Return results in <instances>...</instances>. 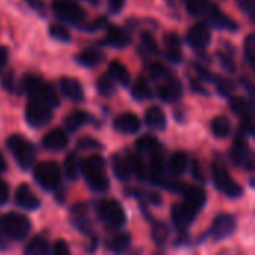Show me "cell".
<instances>
[{
	"label": "cell",
	"mask_w": 255,
	"mask_h": 255,
	"mask_svg": "<svg viewBox=\"0 0 255 255\" xmlns=\"http://www.w3.org/2000/svg\"><path fill=\"white\" fill-rule=\"evenodd\" d=\"M31 230V223L27 217L9 212L0 215V250L9 247V242L24 241Z\"/></svg>",
	"instance_id": "obj_1"
},
{
	"label": "cell",
	"mask_w": 255,
	"mask_h": 255,
	"mask_svg": "<svg viewBox=\"0 0 255 255\" xmlns=\"http://www.w3.org/2000/svg\"><path fill=\"white\" fill-rule=\"evenodd\" d=\"M81 173L93 191L103 193L109 188V176L106 173V163L100 155H90L81 161Z\"/></svg>",
	"instance_id": "obj_2"
},
{
	"label": "cell",
	"mask_w": 255,
	"mask_h": 255,
	"mask_svg": "<svg viewBox=\"0 0 255 255\" xmlns=\"http://www.w3.org/2000/svg\"><path fill=\"white\" fill-rule=\"evenodd\" d=\"M6 146L10 151L12 157L15 158V161L18 163V166L24 170H28L36 160L37 151L36 146L27 140L25 137H22L21 134H12L7 137L6 140Z\"/></svg>",
	"instance_id": "obj_3"
},
{
	"label": "cell",
	"mask_w": 255,
	"mask_h": 255,
	"mask_svg": "<svg viewBox=\"0 0 255 255\" xmlns=\"http://www.w3.org/2000/svg\"><path fill=\"white\" fill-rule=\"evenodd\" d=\"M33 178L39 187L46 191H57L61 185L63 172L55 161H42L36 164L33 170Z\"/></svg>",
	"instance_id": "obj_4"
},
{
	"label": "cell",
	"mask_w": 255,
	"mask_h": 255,
	"mask_svg": "<svg viewBox=\"0 0 255 255\" xmlns=\"http://www.w3.org/2000/svg\"><path fill=\"white\" fill-rule=\"evenodd\" d=\"M52 12L60 21L78 28L87 21L85 9L76 0H52Z\"/></svg>",
	"instance_id": "obj_5"
},
{
	"label": "cell",
	"mask_w": 255,
	"mask_h": 255,
	"mask_svg": "<svg viewBox=\"0 0 255 255\" xmlns=\"http://www.w3.org/2000/svg\"><path fill=\"white\" fill-rule=\"evenodd\" d=\"M97 217L100 221H103L109 229H121L126 224V212L120 202L117 200H102L97 203Z\"/></svg>",
	"instance_id": "obj_6"
},
{
	"label": "cell",
	"mask_w": 255,
	"mask_h": 255,
	"mask_svg": "<svg viewBox=\"0 0 255 255\" xmlns=\"http://www.w3.org/2000/svg\"><path fill=\"white\" fill-rule=\"evenodd\" d=\"M212 181L215 188L230 199H239L244 194V188L220 164H212Z\"/></svg>",
	"instance_id": "obj_7"
},
{
	"label": "cell",
	"mask_w": 255,
	"mask_h": 255,
	"mask_svg": "<svg viewBox=\"0 0 255 255\" xmlns=\"http://www.w3.org/2000/svg\"><path fill=\"white\" fill-rule=\"evenodd\" d=\"M25 121L33 128H40L48 126L52 121V108L46 106L45 103L31 99L25 106Z\"/></svg>",
	"instance_id": "obj_8"
},
{
	"label": "cell",
	"mask_w": 255,
	"mask_h": 255,
	"mask_svg": "<svg viewBox=\"0 0 255 255\" xmlns=\"http://www.w3.org/2000/svg\"><path fill=\"white\" fill-rule=\"evenodd\" d=\"M230 157L233 160V163H236L238 166L253 172L254 170V157H253V151L247 142V136H238L233 148L230 151Z\"/></svg>",
	"instance_id": "obj_9"
},
{
	"label": "cell",
	"mask_w": 255,
	"mask_h": 255,
	"mask_svg": "<svg viewBox=\"0 0 255 255\" xmlns=\"http://www.w3.org/2000/svg\"><path fill=\"white\" fill-rule=\"evenodd\" d=\"M236 217L232 214H220L215 217V220L212 221V226L208 232V235L215 239V241H223L229 236H232L236 232Z\"/></svg>",
	"instance_id": "obj_10"
},
{
	"label": "cell",
	"mask_w": 255,
	"mask_h": 255,
	"mask_svg": "<svg viewBox=\"0 0 255 255\" xmlns=\"http://www.w3.org/2000/svg\"><path fill=\"white\" fill-rule=\"evenodd\" d=\"M211 27L206 22H196L187 33L188 45L196 51H205L211 43Z\"/></svg>",
	"instance_id": "obj_11"
},
{
	"label": "cell",
	"mask_w": 255,
	"mask_h": 255,
	"mask_svg": "<svg viewBox=\"0 0 255 255\" xmlns=\"http://www.w3.org/2000/svg\"><path fill=\"white\" fill-rule=\"evenodd\" d=\"M208 22L211 25H214L218 30H227V31H238L239 30V24L232 19L227 13H224L215 3L211 6V9L208 10L206 16Z\"/></svg>",
	"instance_id": "obj_12"
},
{
	"label": "cell",
	"mask_w": 255,
	"mask_h": 255,
	"mask_svg": "<svg viewBox=\"0 0 255 255\" xmlns=\"http://www.w3.org/2000/svg\"><path fill=\"white\" fill-rule=\"evenodd\" d=\"M102 43L106 46L123 49L131 43V36L127 30H124L115 24H108L106 25V36H105Z\"/></svg>",
	"instance_id": "obj_13"
},
{
	"label": "cell",
	"mask_w": 255,
	"mask_h": 255,
	"mask_svg": "<svg viewBox=\"0 0 255 255\" xmlns=\"http://www.w3.org/2000/svg\"><path fill=\"white\" fill-rule=\"evenodd\" d=\"M181 194L184 196L182 203H184L185 206H188L190 209H193V211L197 212V214L202 212V209L205 208L206 200H208L206 191H205L202 187H197V185H187Z\"/></svg>",
	"instance_id": "obj_14"
},
{
	"label": "cell",
	"mask_w": 255,
	"mask_h": 255,
	"mask_svg": "<svg viewBox=\"0 0 255 255\" xmlns=\"http://www.w3.org/2000/svg\"><path fill=\"white\" fill-rule=\"evenodd\" d=\"M182 94H184L182 84L173 75H170L166 79H163V82L158 87V96L166 103H172V102L179 100L182 97Z\"/></svg>",
	"instance_id": "obj_15"
},
{
	"label": "cell",
	"mask_w": 255,
	"mask_h": 255,
	"mask_svg": "<svg viewBox=\"0 0 255 255\" xmlns=\"http://www.w3.org/2000/svg\"><path fill=\"white\" fill-rule=\"evenodd\" d=\"M70 223L72 226L85 236H93V226L90 223L87 206L84 203H78L70 209Z\"/></svg>",
	"instance_id": "obj_16"
},
{
	"label": "cell",
	"mask_w": 255,
	"mask_h": 255,
	"mask_svg": "<svg viewBox=\"0 0 255 255\" xmlns=\"http://www.w3.org/2000/svg\"><path fill=\"white\" fill-rule=\"evenodd\" d=\"M15 205L25 211H36L40 208V200L27 184H21L15 191Z\"/></svg>",
	"instance_id": "obj_17"
},
{
	"label": "cell",
	"mask_w": 255,
	"mask_h": 255,
	"mask_svg": "<svg viewBox=\"0 0 255 255\" xmlns=\"http://www.w3.org/2000/svg\"><path fill=\"white\" fill-rule=\"evenodd\" d=\"M230 109L241 118V123H254V102L245 97H230Z\"/></svg>",
	"instance_id": "obj_18"
},
{
	"label": "cell",
	"mask_w": 255,
	"mask_h": 255,
	"mask_svg": "<svg viewBox=\"0 0 255 255\" xmlns=\"http://www.w3.org/2000/svg\"><path fill=\"white\" fill-rule=\"evenodd\" d=\"M69 145V136L61 128H52L42 139V146L48 151H63Z\"/></svg>",
	"instance_id": "obj_19"
},
{
	"label": "cell",
	"mask_w": 255,
	"mask_h": 255,
	"mask_svg": "<svg viewBox=\"0 0 255 255\" xmlns=\"http://www.w3.org/2000/svg\"><path fill=\"white\" fill-rule=\"evenodd\" d=\"M170 217H172V223L175 224V227H178L179 230H184V229H187L188 226L193 224V221L197 218V214L193 212L185 205H182V202H181V203H178V205H175L172 208Z\"/></svg>",
	"instance_id": "obj_20"
},
{
	"label": "cell",
	"mask_w": 255,
	"mask_h": 255,
	"mask_svg": "<svg viewBox=\"0 0 255 255\" xmlns=\"http://www.w3.org/2000/svg\"><path fill=\"white\" fill-rule=\"evenodd\" d=\"M114 128L124 134H136L140 130V120L131 112H124L115 118Z\"/></svg>",
	"instance_id": "obj_21"
},
{
	"label": "cell",
	"mask_w": 255,
	"mask_h": 255,
	"mask_svg": "<svg viewBox=\"0 0 255 255\" xmlns=\"http://www.w3.org/2000/svg\"><path fill=\"white\" fill-rule=\"evenodd\" d=\"M166 57L172 64H179L182 61V40L176 33H167L164 36Z\"/></svg>",
	"instance_id": "obj_22"
},
{
	"label": "cell",
	"mask_w": 255,
	"mask_h": 255,
	"mask_svg": "<svg viewBox=\"0 0 255 255\" xmlns=\"http://www.w3.org/2000/svg\"><path fill=\"white\" fill-rule=\"evenodd\" d=\"M60 90L72 102H82L84 100V88L78 79L67 78V76L61 78L60 79Z\"/></svg>",
	"instance_id": "obj_23"
},
{
	"label": "cell",
	"mask_w": 255,
	"mask_h": 255,
	"mask_svg": "<svg viewBox=\"0 0 255 255\" xmlns=\"http://www.w3.org/2000/svg\"><path fill=\"white\" fill-rule=\"evenodd\" d=\"M130 245H131V236L127 232L112 233L105 242V247L111 253H115V254H121V253L127 251L130 248Z\"/></svg>",
	"instance_id": "obj_24"
},
{
	"label": "cell",
	"mask_w": 255,
	"mask_h": 255,
	"mask_svg": "<svg viewBox=\"0 0 255 255\" xmlns=\"http://www.w3.org/2000/svg\"><path fill=\"white\" fill-rule=\"evenodd\" d=\"M145 124L152 130L161 131L167 126L166 114L163 112V109L160 106H151L145 112Z\"/></svg>",
	"instance_id": "obj_25"
},
{
	"label": "cell",
	"mask_w": 255,
	"mask_h": 255,
	"mask_svg": "<svg viewBox=\"0 0 255 255\" xmlns=\"http://www.w3.org/2000/svg\"><path fill=\"white\" fill-rule=\"evenodd\" d=\"M105 60V54L97 48H87L75 57V61L82 67H96Z\"/></svg>",
	"instance_id": "obj_26"
},
{
	"label": "cell",
	"mask_w": 255,
	"mask_h": 255,
	"mask_svg": "<svg viewBox=\"0 0 255 255\" xmlns=\"http://www.w3.org/2000/svg\"><path fill=\"white\" fill-rule=\"evenodd\" d=\"M43 85L45 81L39 75H24L21 79V91L25 93L30 99H37Z\"/></svg>",
	"instance_id": "obj_27"
},
{
	"label": "cell",
	"mask_w": 255,
	"mask_h": 255,
	"mask_svg": "<svg viewBox=\"0 0 255 255\" xmlns=\"http://www.w3.org/2000/svg\"><path fill=\"white\" fill-rule=\"evenodd\" d=\"M108 75L118 82L123 87H127L130 84V72L128 69L120 61V60H112L108 66Z\"/></svg>",
	"instance_id": "obj_28"
},
{
	"label": "cell",
	"mask_w": 255,
	"mask_h": 255,
	"mask_svg": "<svg viewBox=\"0 0 255 255\" xmlns=\"http://www.w3.org/2000/svg\"><path fill=\"white\" fill-rule=\"evenodd\" d=\"M187 166H188V157H187V154L178 151V152H173L170 155L167 169H169V173L172 175V178H179L181 175L185 173Z\"/></svg>",
	"instance_id": "obj_29"
},
{
	"label": "cell",
	"mask_w": 255,
	"mask_h": 255,
	"mask_svg": "<svg viewBox=\"0 0 255 255\" xmlns=\"http://www.w3.org/2000/svg\"><path fill=\"white\" fill-rule=\"evenodd\" d=\"M61 172H64V176L69 181H76L78 179V176L81 173V161H79V157H78L76 152H69L66 155Z\"/></svg>",
	"instance_id": "obj_30"
},
{
	"label": "cell",
	"mask_w": 255,
	"mask_h": 255,
	"mask_svg": "<svg viewBox=\"0 0 255 255\" xmlns=\"http://www.w3.org/2000/svg\"><path fill=\"white\" fill-rule=\"evenodd\" d=\"M111 166H112V172L114 175L120 179V181H128L130 179V167L127 163V158H124L120 154H114L111 158Z\"/></svg>",
	"instance_id": "obj_31"
},
{
	"label": "cell",
	"mask_w": 255,
	"mask_h": 255,
	"mask_svg": "<svg viewBox=\"0 0 255 255\" xmlns=\"http://www.w3.org/2000/svg\"><path fill=\"white\" fill-rule=\"evenodd\" d=\"M49 253V242L45 236H34L24 248L25 255H45Z\"/></svg>",
	"instance_id": "obj_32"
},
{
	"label": "cell",
	"mask_w": 255,
	"mask_h": 255,
	"mask_svg": "<svg viewBox=\"0 0 255 255\" xmlns=\"http://www.w3.org/2000/svg\"><path fill=\"white\" fill-rule=\"evenodd\" d=\"M152 96H154V93H152V88L149 87L148 81L145 78L136 79V82L131 87V97L137 102H143V100L152 99Z\"/></svg>",
	"instance_id": "obj_33"
},
{
	"label": "cell",
	"mask_w": 255,
	"mask_h": 255,
	"mask_svg": "<svg viewBox=\"0 0 255 255\" xmlns=\"http://www.w3.org/2000/svg\"><path fill=\"white\" fill-rule=\"evenodd\" d=\"M211 130H212V133H214L215 137H218V139H226V137H229L230 133H232V123H230V120H229L227 117L220 115V117H217V118L212 120V123H211Z\"/></svg>",
	"instance_id": "obj_34"
},
{
	"label": "cell",
	"mask_w": 255,
	"mask_h": 255,
	"mask_svg": "<svg viewBox=\"0 0 255 255\" xmlns=\"http://www.w3.org/2000/svg\"><path fill=\"white\" fill-rule=\"evenodd\" d=\"M88 123V115L84 111H73L72 114H69L64 120V127L70 131L75 133L79 128H82L85 124Z\"/></svg>",
	"instance_id": "obj_35"
},
{
	"label": "cell",
	"mask_w": 255,
	"mask_h": 255,
	"mask_svg": "<svg viewBox=\"0 0 255 255\" xmlns=\"http://www.w3.org/2000/svg\"><path fill=\"white\" fill-rule=\"evenodd\" d=\"M127 163L130 167V172L136 175L137 179L140 181H146L148 179V169L143 163V160L140 158L139 154H128L127 155Z\"/></svg>",
	"instance_id": "obj_36"
},
{
	"label": "cell",
	"mask_w": 255,
	"mask_h": 255,
	"mask_svg": "<svg viewBox=\"0 0 255 255\" xmlns=\"http://www.w3.org/2000/svg\"><path fill=\"white\" fill-rule=\"evenodd\" d=\"M212 4L214 1L211 0H184V6L187 12L193 16H206Z\"/></svg>",
	"instance_id": "obj_37"
},
{
	"label": "cell",
	"mask_w": 255,
	"mask_h": 255,
	"mask_svg": "<svg viewBox=\"0 0 255 255\" xmlns=\"http://www.w3.org/2000/svg\"><path fill=\"white\" fill-rule=\"evenodd\" d=\"M134 148L137 152L142 154H152L154 151L161 149V143L151 134H143L142 137H139L134 143Z\"/></svg>",
	"instance_id": "obj_38"
},
{
	"label": "cell",
	"mask_w": 255,
	"mask_h": 255,
	"mask_svg": "<svg viewBox=\"0 0 255 255\" xmlns=\"http://www.w3.org/2000/svg\"><path fill=\"white\" fill-rule=\"evenodd\" d=\"M34 100H39V102L45 103L49 108H57L60 105V97H58L57 90L48 82H45L43 88L40 90V93L37 96V99H34Z\"/></svg>",
	"instance_id": "obj_39"
},
{
	"label": "cell",
	"mask_w": 255,
	"mask_h": 255,
	"mask_svg": "<svg viewBox=\"0 0 255 255\" xmlns=\"http://www.w3.org/2000/svg\"><path fill=\"white\" fill-rule=\"evenodd\" d=\"M96 88H97L99 94H100V96H103V97H111L112 94H115V93H117V90H115V84H114V79H112L109 75H105V76L99 78V79H97V82H96Z\"/></svg>",
	"instance_id": "obj_40"
},
{
	"label": "cell",
	"mask_w": 255,
	"mask_h": 255,
	"mask_svg": "<svg viewBox=\"0 0 255 255\" xmlns=\"http://www.w3.org/2000/svg\"><path fill=\"white\" fill-rule=\"evenodd\" d=\"M48 33L52 39L58 42H64V43L70 42V31L64 24H51Z\"/></svg>",
	"instance_id": "obj_41"
},
{
	"label": "cell",
	"mask_w": 255,
	"mask_h": 255,
	"mask_svg": "<svg viewBox=\"0 0 255 255\" xmlns=\"http://www.w3.org/2000/svg\"><path fill=\"white\" fill-rule=\"evenodd\" d=\"M244 54L245 58L248 61V64L251 66V69L255 67V36L251 33L247 36V39L244 40Z\"/></svg>",
	"instance_id": "obj_42"
},
{
	"label": "cell",
	"mask_w": 255,
	"mask_h": 255,
	"mask_svg": "<svg viewBox=\"0 0 255 255\" xmlns=\"http://www.w3.org/2000/svg\"><path fill=\"white\" fill-rule=\"evenodd\" d=\"M140 40H142V45H143V48L146 49V52H149V54H158V43H157V40H155V37H154V34L152 33H149V31H143L142 34H140Z\"/></svg>",
	"instance_id": "obj_43"
},
{
	"label": "cell",
	"mask_w": 255,
	"mask_h": 255,
	"mask_svg": "<svg viewBox=\"0 0 255 255\" xmlns=\"http://www.w3.org/2000/svg\"><path fill=\"white\" fill-rule=\"evenodd\" d=\"M214 82L217 84V90H218V93H220L221 96H224V97H229V96L233 93V90H235V84H233L230 79H227V78L215 76Z\"/></svg>",
	"instance_id": "obj_44"
},
{
	"label": "cell",
	"mask_w": 255,
	"mask_h": 255,
	"mask_svg": "<svg viewBox=\"0 0 255 255\" xmlns=\"http://www.w3.org/2000/svg\"><path fill=\"white\" fill-rule=\"evenodd\" d=\"M108 25V19L105 16H99L93 21H85L79 28L84 30V31H90V33H94V31H99L102 28H105Z\"/></svg>",
	"instance_id": "obj_45"
},
{
	"label": "cell",
	"mask_w": 255,
	"mask_h": 255,
	"mask_svg": "<svg viewBox=\"0 0 255 255\" xmlns=\"http://www.w3.org/2000/svg\"><path fill=\"white\" fill-rule=\"evenodd\" d=\"M152 238L157 242V245H164V242L169 238V227L163 223L155 224L154 230H152Z\"/></svg>",
	"instance_id": "obj_46"
},
{
	"label": "cell",
	"mask_w": 255,
	"mask_h": 255,
	"mask_svg": "<svg viewBox=\"0 0 255 255\" xmlns=\"http://www.w3.org/2000/svg\"><path fill=\"white\" fill-rule=\"evenodd\" d=\"M149 75L155 81H158V79H166L167 76H170V72L161 63H151V66H149Z\"/></svg>",
	"instance_id": "obj_47"
},
{
	"label": "cell",
	"mask_w": 255,
	"mask_h": 255,
	"mask_svg": "<svg viewBox=\"0 0 255 255\" xmlns=\"http://www.w3.org/2000/svg\"><path fill=\"white\" fill-rule=\"evenodd\" d=\"M217 57H218L220 63L223 64V67H224L229 73H235V72H236V63H235V60L232 58L230 54H226V52H223V51H218V52H217Z\"/></svg>",
	"instance_id": "obj_48"
},
{
	"label": "cell",
	"mask_w": 255,
	"mask_h": 255,
	"mask_svg": "<svg viewBox=\"0 0 255 255\" xmlns=\"http://www.w3.org/2000/svg\"><path fill=\"white\" fill-rule=\"evenodd\" d=\"M76 145H78V148L82 149V151H85V149H103V145H102L99 140H96V139H93V137H88V136L81 137V139L78 140Z\"/></svg>",
	"instance_id": "obj_49"
},
{
	"label": "cell",
	"mask_w": 255,
	"mask_h": 255,
	"mask_svg": "<svg viewBox=\"0 0 255 255\" xmlns=\"http://www.w3.org/2000/svg\"><path fill=\"white\" fill-rule=\"evenodd\" d=\"M238 1V6L241 7V10L244 13H247L251 19H254L255 15V4L254 0H236Z\"/></svg>",
	"instance_id": "obj_50"
},
{
	"label": "cell",
	"mask_w": 255,
	"mask_h": 255,
	"mask_svg": "<svg viewBox=\"0 0 255 255\" xmlns=\"http://www.w3.org/2000/svg\"><path fill=\"white\" fill-rule=\"evenodd\" d=\"M51 253L54 255H69L70 254V248H69V245H67L66 241L58 239V241H55V244L52 245Z\"/></svg>",
	"instance_id": "obj_51"
},
{
	"label": "cell",
	"mask_w": 255,
	"mask_h": 255,
	"mask_svg": "<svg viewBox=\"0 0 255 255\" xmlns=\"http://www.w3.org/2000/svg\"><path fill=\"white\" fill-rule=\"evenodd\" d=\"M1 87H3L6 91H9V93H16V84H15V81H13L12 72L6 73V75L1 78Z\"/></svg>",
	"instance_id": "obj_52"
},
{
	"label": "cell",
	"mask_w": 255,
	"mask_h": 255,
	"mask_svg": "<svg viewBox=\"0 0 255 255\" xmlns=\"http://www.w3.org/2000/svg\"><path fill=\"white\" fill-rule=\"evenodd\" d=\"M194 69H196L197 75H199L202 79H205V81H209V82H214V79H215V75H214L211 70H208V67H203V66H200V64H196V66H194Z\"/></svg>",
	"instance_id": "obj_53"
},
{
	"label": "cell",
	"mask_w": 255,
	"mask_h": 255,
	"mask_svg": "<svg viewBox=\"0 0 255 255\" xmlns=\"http://www.w3.org/2000/svg\"><path fill=\"white\" fill-rule=\"evenodd\" d=\"M25 3L28 4V7H31L33 10H36L40 15H46V7L43 0H25Z\"/></svg>",
	"instance_id": "obj_54"
},
{
	"label": "cell",
	"mask_w": 255,
	"mask_h": 255,
	"mask_svg": "<svg viewBox=\"0 0 255 255\" xmlns=\"http://www.w3.org/2000/svg\"><path fill=\"white\" fill-rule=\"evenodd\" d=\"M9 200V185L6 181L0 179V206L6 205Z\"/></svg>",
	"instance_id": "obj_55"
},
{
	"label": "cell",
	"mask_w": 255,
	"mask_h": 255,
	"mask_svg": "<svg viewBox=\"0 0 255 255\" xmlns=\"http://www.w3.org/2000/svg\"><path fill=\"white\" fill-rule=\"evenodd\" d=\"M124 3H126V0H108L109 10L112 13H120L124 7Z\"/></svg>",
	"instance_id": "obj_56"
},
{
	"label": "cell",
	"mask_w": 255,
	"mask_h": 255,
	"mask_svg": "<svg viewBox=\"0 0 255 255\" xmlns=\"http://www.w3.org/2000/svg\"><path fill=\"white\" fill-rule=\"evenodd\" d=\"M7 48L6 46H0V72L6 67V63H7Z\"/></svg>",
	"instance_id": "obj_57"
},
{
	"label": "cell",
	"mask_w": 255,
	"mask_h": 255,
	"mask_svg": "<svg viewBox=\"0 0 255 255\" xmlns=\"http://www.w3.org/2000/svg\"><path fill=\"white\" fill-rule=\"evenodd\" d=\"M190 85H191V90L193 91H196V93H199V94H203V96H206L208 94V91L199 84V81H194V79H191L190 81Z\"/></svg>",
	"instance_id": "obj_58"
},
{
	"label": "cell",
	"mask_w": 255,
	"mask_h": 255,
	"mask_svg": "<svg viewBox=\"0 0 255 255\" xmlns=\"http://www.w3.org/2000/svg\"><path fill=\"white\" fill-rule=\"evenodd\" d=\"M193 176L197 179V181H203V176H202V170H200V166L197 161L193 163Z\"/></svg>",
	"instance_id": "obj_59"
},
{
	"label": "cell",
	"mask_w": 255,
	"mask_h": 255,
	"mask_svg": "<svg viewBox=\"0 0 255 255\" xmlns=\"http://www.w3.org/2000/svg\"><path fill=\"white\" fill-rule=\"evenodd\" d=\"M6 169H7V164H6V161H4V157H3L1 152H0V173L4 172Z\"/></svg>",
	"instance_id": "obj_60"
},
{
	"label": "cell",
	"mask_w": 255,
	"mask_h": 255,
	"mask_svg": "<svg viewBox=\"0 0 255 255\" xmlns=\"http://www.w3.org/2000/svg\"><path fill=\"white\" fill-rule=\"evenodd\" d=\"M85 1H88V3H91L93 6H97V3H99V0H85Z\"/></svg>",
	"instance_id": "obj_61"
}]
</instances>
